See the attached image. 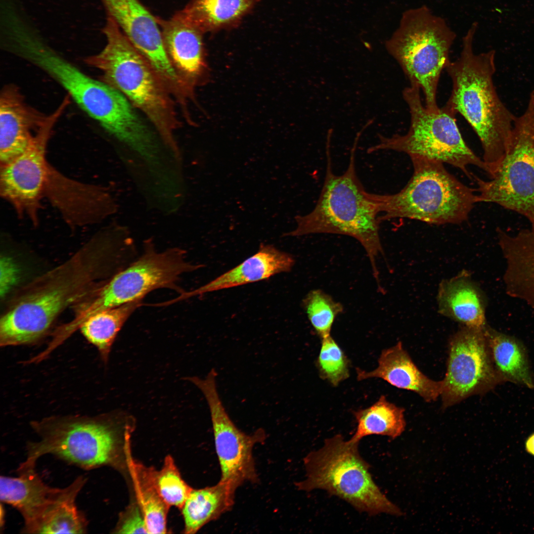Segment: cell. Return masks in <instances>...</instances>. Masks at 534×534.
<instances>
[{
    "label": "cell",
    "mask_w": 534,
    "mask_h": 534,
    "mask_svg": "<svg viewBox=\"0 0 534 534\" xmlns=\"http://www.w3.org/2000/svg\"><path fill=\"white\" fill-rule=\"evenodd\" d=\"M117 240L99 231L73 257L44 274L18 297L1 317V347L30 344L48 331L68 306L95 288L96 281L123 266Z\"/></svg>",
    "instance_id": "obj_1"
},
{
    "label": "cell",
    "mask_w": 534,
    "mask_h": 534,
    "mask_svg": "<svg viewBox=\"0 0 534 534\" xmlns=\"http://www.w3.org/2000/svg\"><path fill=\"white\" fill-rule=\"evenodd\" d=\"M365 128L357 132L350 151L345 172L336 175L333 171L330 142L332 130H329L326 142V167L322 187L313 210L295 217L296 227L284 236H300L329 233L348 236L358 241L365 250L373 275L380 287L376 260L383 254L380 236L378 206L373 193L367 192L356 170V153Z\"/></svg>",
    "instance_id": "obj_2"
},
{
    "label": "cell",
    "mask_w": 534,
    "mask_h": 534,
    "mask_svg": "<svg viewBox=\"0 0 534 534\" xmlns=\"http://www.w3.org/2000/svg\"><path fill=\"white\" fill-rule=\"evenodd\" d=\"M477 27L476 22L471 25L463 38L460 56L445 69L452 85L446 103L478 136L490 177L504 155L516 116L502 102L493 82L495 51H473Z\"/></svg>",
    "instance_id": "obj_3"
},
{
    "label": "cell",
    "mask_w": 534,
    "mask_h": 534,
    "mask_svg": "<svg viewBox=\"0 0 534 534\" xmlns=\"http://www.w3.org/2000/svg\"><path fill=\"white\" fill-rule=\"evenodd\" d=\"M102 32L105 46L86 57L85 63L100 71L102 81L121 92L147 117L168 146L177 148L174 135L179 123L172 96L110 17L107 16Z\"/></svg>",
    "instance_id": "obj_4"
},
{
    "label": "cell",
    "mask_w": 534,
    "mask_h": 534,
    "mask_svg": "<svg viewBox=\"0 0 534 534\" xmlns=\"http://www.w3.org/2000/svg\"><path fill=\"white\" fill-rule=\"evenodd\" d=\"M410 158L413 172L402 189L392 194L374 193L380 222L396 218L435 225L466 221L478 202L476 189L460 181L439 161Z\"/></svg>",
    "instance_id": "obj_5"
},
{
    "label": "cell",
    "mask_w": 534,
    "mask_h": 534,
    "mask_svg": "<svg viewBox=\"0 0 534 534\" xmlns=\"http://www.w3.org/2000/svg\"><path fill=\"white\" fill-rule=\"evenodd\" d=\"M123 415L52 416L31 423L39 439L28 443L24 465L51 454L85 470L114 466L119 456Z\"/></svg>",
    "instance_id": "obj_6"
},
{
    "label": "cell",
    "mask_w": 534,
    "mask_h": 534,
    "mask_svg": "<svg viewBox=\"0 0 534 534\" xmlns=\"http://www.w3.org/2000/svg\"><path fill=\"white\" fill-rule=\"evenodd\" d=\"M358 444L340 434L325 439L321 447L305 457V479L296 484L298 490H325L369 516L401 515L400 509L374 481L370 466L360 454Z\"/></svg>",
    "instance_id": "obj_7"
},
{
    "label": "cell",
    "mask_w": 534,
    "mask_h": 534,
    "mask_svg": "<svg viewBox=\"0 0 534 534\" xmlns=\"http://www.w3.org/2000/svg\"><path fill=\"white\" fill-rule=\"evenodd\" d=\"M19 55L58 82L83 111L120 141L132 143L147 133L148 128L123 94L85 74L47 46L31 40L22 46Z\"/></svg>",
    "instance_id": "obj_8"
},
{
    "label": "cell",
    "mask_w": 534,
    "mask_h": 534,
    "mask_svg": "<svg viewBox=\"0 0 534 534\" xmlns=\"http://www.w3.org/2000/svg\"><path fill=\"white\" fill-rule=\"evenodd\" d=\"M456 36L442 17L422 5L403 13L398 28L386 43L410 85L420 88L425 107L432 112L440 109L438 84L442 72L451 61L449 52Z\"/></svg>",
    "instance_id": "obj_9"
},
{
    "label": "cell",
    "mask_w": 534,
    "mask_h": 534,
    "mask_svg": "<svg viewBox=\"0 0 534 534\" xmlns=\"http://www.w3.org/2000/svg\"><path fill=\"white\" fill-rule=\"evenodd\" d=\"M421 90L410 85L402 91L410 116L404 134L385 136L378 134L379 142L367 150L368 153L382 150L403 152L409 157L419 156L447 163L473 178L467 169L474 165L486 172L490 170L464 140L456 122L454 110L446 103L437 112L429 110L422 102Z\"/></svg>",
    "instance_id": "obj_10"
},
{
    "label": "cell",
    "mask_w": 534,
    "mask_h": 534,
    "mask_svg": "<svg viewBox=\"0 0 534 534\" xmlns=\"http://www.w3.org/2000/svg\"><path fill=\"white\" fill-rule=\"evenodd\" d=\"M201 267L187 261L183 250L174 248L157 252L147 246L145 252L134 262L78 302L70 325L78 329L95 313L142 300L157 289L168 288L181 294L184 291L178 285L181 275Z\"/></svg>",
    "instance_id": "obj_11"
},
{
    "label": "cell",
    "mask_w": 534,
    "mask_h": 534,
    "mask_svg": "<svg viewBox=\"0 0 534 534\" xmlns=\"http://www.w3.org/2000/svg\"><path fill=\"white\" fill-rule=\"evenodd\" d=\"M473 176L478 202L515 212L534 227V89L525 110L516 116L504 155L490 179Z\"/></svg>",
    "instance_id": "obj_12"
},
{
    "label": "cell",
    "mask_w": 534,
    "mask_h": 534,
    "mask_svg": "<svg viewBox=\"0 0 534 534\" xmlns=\"http://www.w3.org/2000/svg\"><path fill=\"white\" fill-rule=\"evenodd\" d=\"M63 100L47 118L27 148L8 163L0 164V194L20 219L33 225L40 222L50 163L46 149L54 127L68 105Z\"/></svg>",
    "instance_id": "obj_13"
},
{
    "label": "cell",
    "mask_w": 534,
    "mask_h": 534,
    "mask_svg": "<svg viewBox=\"0 0 534 534\" xmlns=\"http://www.w3.org/2000/svg\"><path fill=\"white\" fill-rule=\"evenodd\" d=\"M217 373L212 368L206 377H187L203 393L208 405L216 452L221 471L220 481L236 489L245 482H256L253 447L265 438L259 429L252 435L241 431L228 414L218 392Z\"/></svg>",
    "instance_id": "obj_14"
},
{
    "label": "cell",
    "mask_w": 534,
    "mask_h": 534,
    "mask_svg": "<svg viewBox=\"0 0 534 534\" xmlns=\"http://www.w3.org/2000/svg\"><path fill=\"white\" fill-rule=\"evenodd\" d=\"M484 327L463 326L451 337L446 371L442 380L443 408L486 392L501 380L492 361Z\"/></svg>",
    "instance_id": "obj_15"
},
{
    "label": "cell",
    "mask_w": 534,
    "mask_h": 534,
    "mask_svg": "<svg viewBox=\"0 0 534 534\" xmlns=\"http://www.w3.org/2000/svg\"><path fill=\"white\" fill-rule=\"evenodd\" d=\"M112 18L151 65L166 88L175 90L181 81L166 51L157 18L139 0H100Z\"/></svg>",
    "instance_id": "obj_16"
},
{
    "label": "cell",
    "mask_w": 534,
    "mask_h": 534,
    "mask_svg": "<svg viewBox=\"0 0 534 534\" xmlns=\"http://www.w3.org/2000/svg\"><path fill=\"white\" fill-rule=\"evenodd\" d=\"M44 197L71 228L98 223L116 210L104 187L70 178L50 163Z\"/></svg>",
    "instance_id": "obj_17"
},
{
    "label": "cell",
    "mask_w": 534,
    "mask_h": 534,
    "mask_svg": "<svg viewBox=\"0 0 534 534\" xmlns=\"http://www.w3.org/2000/svg\"><path fill=\"white\" fill-rule=\"evenodd\" d=\"M169 59L179 77L194 93L205 80L208 66L203 33L179 10L171 17H157Z\"/></svg>",
    "instance_id": "obj_18"
},
{
    "label": "cell",
    "mask_w": 534,
    "mask_h": 534,
    "mask_svg": "<svg viewBox=\"0 0 534 534\" xmlns=\"http://www.w3.org/2000/svg\"><path fill=\"white\" fill-rule=\"evenodd\" d=\"M47 116L30 106L15 85L3 88L0 95V164L27 148Z\"/></svg>",
    "instance_id": "obj_19"
},
{
    "label": "cell",
    "mask_w": 534,
    "mask_h": 534,
    "mask_svg": "<svg viewBox=\"0 0 534 534\" xmlns=\"http://www.w3.org/2000/svg\"><path fill=\"white\" fill-rule=\"evenodd\" d=\"M295 264L293 256L273 245L262 243L258 251L241 264L206 284L184 292L169 301L170 304L192 297L267 279L277 274L290 271Z\"/></svg>",
    "instance_id": "obj_20"
},
{
    "label": "cell",
    "mask_w": 534,
    "mask_h": 534,
    "mask_svg": "<svg viewBox=\"0 0 534 534\" xmlns=\"http://www.w3.org/2000/svg\"><path fill=\"white\" fill-rule=\"evenodd\" d=\"M506 262L503 276L506 293L534 308V227L512 235L497 229Z\"/></svg>",
    "instance_id": "obj_21"
},
{
    "label": "cell",
    "mask_w": 534,
    "mask_h": 534,
    "mask_svg": "<svg viewBox=\"0 0 534 534\" xmlns=\"http://www.w3.org/2000/svg\"><path fill=\"white\" fill-rule=\"evenodd\" d=\"M357 379H382L391 385L416 393L427 402L435 401L442 390V381L424 374L414 363L401 342L382 351L378 366L371 371L356 369Z\"/></svg>",
    "instance_id": "obj_22"
},
{
    "label": "cell",
    "mask_w": 534,
    "mask_h": 534,
    "mask_svg": "<svg viewBox=\"0 0 534 534\" xmlns=\"http://www.w3.org/2000/svg\"><path fill=\"white\" fill-rule=\"evenodd\" d=\"M17 477L1 476V502L18 510L24 520V533L39 518L58 494L61 488H53L44 482L36 467L19 465Z\"/></svg>",
    "instance_id": "obj_23"
},
{
    "label": "cell",
    "mask_w": 534,
    "mask_h": 534,
    "mask_svg": "<svg viewBox=\"0 0 534 534\" xmlns=\"http://www.w3.org/2000/svg\"><path fill=\"white\" fill-rule=\"evenodd\" d=\"M437 298L443 315L468 327L482 328L487 325L485 298L468 271L443 280Z\"/></svg>",
    "instance_id": "obj_24"
},
{
    "label": "cell",
    "mask_w": 534,
    "mask_h": 534,
    "mask_svg": "<svg viewBox=\"0 0 534 534\" xmlns=\"http://www.w3.org/2000/svg\"><path fill=\"white\" fill-rule=\"evenodd\" d=\"M83 476L77 477L61 490L39 518L24 533L85 534L88 521L78 509L76 499L86 483Z\"/></svg>",
    "instance_id": "obj_25"
},
{
    "label": "cell",
    "mask_w": 534,
    "mask_h": 534,
    "mask_svg": "<svg viewBox=\"0 0 534 534\" xmlns=\"http://www.w3.org/2000/svg\"><path fill=\"white\" fill-rule=\"evenodd\" d=\"M236 489L220 481L216 485L192 489L180 509L184 520V533H197L209 522L229 510L234 503Z\"/></svg>",
    "instance_id": "obj_26"
},
{
    "label": "cell",
    "mask_w": 534,
    "mask_h": 534,
    "mask_svg": "<svg viewBox=\"0 0 534 534\" xmlns=\"http://www.w3.org/2000/svg\"><path fill=\"white\" fill-rule=\"evenodd\" d=\"M126 445L128 466L137 503L144 517L148 534H166L170 507L160 496L154 480L155 468L134 460Z\"/></svg>",
    "instance_id": "obj_27"
},
{
    "label": "cell",
    "mask_w": 534,
    "mask_h": 534,
    "mask_svg": "<svg viewBox=\"0 0 534 534\" xmlns=\"http://www.w3.org/2000/svg\"><path fill=\"white\" fill-rule=\"evenodd\" d=\"M484 332L495 368L501 379L534 388V376L522 345L514 338L488 327Z\"/></svg>",
    "instance_id": "obj_28"
},
{
    "label": "cell",
    "mask_w": 534,
    "mask_h": 534,
    "mask_svg": "<svg viewBox=\"0 0 534 534\" xmlns=\"http://www.w3.org/2000/svg\"><path fill=\"white\" fill-rule=\"evenodd\" d=\"M255 0H191L179 10L203 34L237 24Z\"/></svg>",
    "instance_id": "obj_29"
},
{
    "label": "cell",
    "mask_w": 534,
    "mask_h": 534,
    "mask_svg": "<svg viewBox=\"0 0 534 534\" xmlns=\"http://www.w3.org/2000/svg\"><path fill=\"white\" fill-rule=\"evenodd\" d=\"M404 409L389 401L384 396L369 407L354 412L357 426L350 440L359 443L364 437L381 435L395 439L404 431Z\"/></svg>",
    "instance_id": "obj_30"
},
{
    "label": "cell",
    "mask_w": 534,
    "mask_h": 534,
    "mask_svg": "<svg viewBox=\"0 0 534 534\" xmlns=\"http://www.w3.org/2000/svg\"><path fill=\"white\" fill-rule=\"evenodd\" d=\"M136 300L95 313L80 327L83 335L98 350L102 360H108L112 346L121 328L134 312L142 305Z\"/></svg>",
    "instance_id": "obj_31"
},
{
    "label": "cell",
    "mask_w": 534,
    "mask_h": 534,
    "mask_svg": "<svg viewBox=\"0 0 534 534\" xmlns=\"http://www.w3.org/2000/svg\"><path fill=\"white\" fill-rule=\"evenodd\" d=\"M302 305L308 320L320 338L330 335L335 319L344 311L341 303L319 289L308 293Z\"/></svg>",
    "instance_id": "obj_32"
},
{
    "label": "cell",
    "mask_w": 534,
    "mask_h": 534,
    "mask_svg": "<svg viewBox=\"0 0 534 534\" xmlns=\"http://www.w3.org/2000/svg\"><path fill=\"white\" fill-rule=\"evenodd\" d=\"M154 480L165 502L180 510L193 488L183 480L171 455L166 456L160 470H155Z\"/></svg>",
    "instance_id": "obj_33"
},
{
    "label": "cell",
    "mask_w": 534,
    "mask_h": 534,
    "mask_svg": "<svg viewBox=\"0 0 534 534\" xmlns=\"http://www.w3.org/2000/svg\"><path fill=\"white\" fill-rule=\"evenodd\" d=\"M321 339L316 367L320 377L336 387L349 376V360L330 335Z\"/></svg>",
    "instance_id": "obj_34"
},
{
    "label": "cell",
    "mask_w": 534,
    "mask_h": 534,
    "mask_svg": "<svg viewBox=\"0 0 534 534\" xmlns=\"http://www.w3.org/2000/svg\"><path fill=\"white\" fill-rule=\"evenodd\" d=\"M114 533L148 534L144 517L137 503L131 504L120 514Z\"/></svg>",
    "instance_id": "obj_35"
},
{
    "label": "cell",
    "mask_w": 534,
    "mask_h": 534,
    "mask_svg": "<svg viewBox=\"0 0 534 534\" xmlns=\"http://www.w3.org/2000/svg\"><path fill=\"white\" fill-rule=\"evenodd\" d=\"M0 294L4 298L17 283L20 273L15 261L5 256L0 257Z\"/></svg>",
    "instance_id": "obj_36"
},
{
    "label": "cell",
    "mask_w": 534,
    "mask_h": 534,
    "mask_svg": "<svg viewBox=\"0 0 534 534\" xmlns=\"http://www.w3.org/2000/svg\"><path fill=\"white\" fill-rule=\"evenodd\" d=\"M526 447L527 450L534 455V434L532 435L527 440Z\"/></svg>",
    "instance_id": "obj_37"
},
{
    "label": "cell",
    "mask_w": 534,
    "mask_h": 534,
    "mask_svg": "<svg viewBox=\"0 0 534 534\" xmlns=\"http://www.w3.org/2000/svg\"><path fill=\"white\" fill-rule=\"evenodd\" d=\"M130 426H129V427H130ZM129 427H128V428H129ZM128 428H127V429H128ZM126 431H125V432H126ZM125 433H124V435H125Z\"/></svg>",
    "instance_id": "obj_38"
}]
</instances>
